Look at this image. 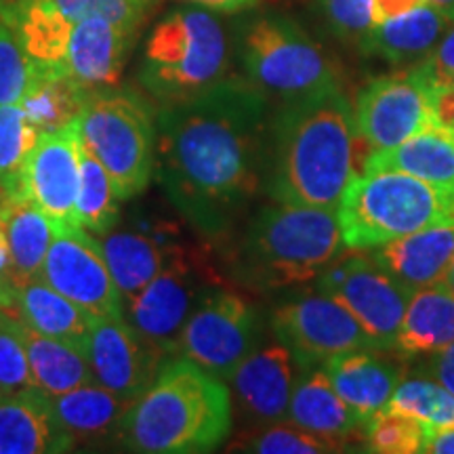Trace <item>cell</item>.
<instances>
[{
    "instance_id": "7a4b0ae2",
    "label": "cell",
    "mask_w": 454,
    "mask_h": 454,
    "mask_svg": "<svg viewBox=\"0 0 454 454\" xmlns=\"http://www.w3.org/2000/svg\"><path fill=\"white\" fill-rule=\"evenodd\" d=\"M356 141L354 110L339 84L282 101L270 121L265 192L274 202L337 211L356 175Z\"/></svg>"
},
{
    "instance_id": "83f0119b",
    "label": "cell",
    "mask_w": 454,
    "mask_h": 454,
    "mask_svg": "<svg viewBox=\"0 0 454 454\" xmlns=\"http://www.w3.org/2000/svg\"><path fill=\"white\" fill-rule=\"evenodd\" d=\"M57 417L78 444H116L118 429L133 402L90 381L53 397Z\"/></svg>"
},
{
    "instance_id": "60d3db41",
    "label": "cell",
    "mask_w": 454,
    "mask_h": 454,
    "mask_svg": "<svg viewBox=\"0 0 454 454\" xmlns=\"http://www.w3.org/2000/svg\"><path fill=\"white\" fill-rule=\"evenodd\" d=\"M412 72L427 84L431 93L454 87V24L448 27L434 51L417 66H412Z\"/></svg>"
},
{
    "instance_id": "f6af8a7d",
    "label": "cell",
    "mask_w": 454,
    "mask_h": 454,
    "mask_svg": "<svg viewBox=\"0 0 454 454\" xmlns=\"http://www.w3.org/2000/svg\"><path fill=\"white\" fill-rule=\"evenodd\" d=\"M425 454H454V425L444 429H431Z\"/></svg>"
},
{
    "instance_id": "b9f144b4",
    "label": "cell",
    "mask_w": 454,
    "mask_h": 454,
    "mask_svg": "<svg viewBox=\"0 0 454 454\" xmlns=\"http://www.w3.org/2000/svg\"><path fill=\"white\" fill-rule=\"evenodd\" d=\"M421 374L435 379V381L442 383L448 391L454 394V343L435 351V354L425 356Z\"/></svg>"
},
{
    "instance_id": "ac0fdd59",
    "label": "cell",
    "mask_w": 454,
    "mask_h": 454,
    "mask_svg": "<svg viewBox=\"0 0 454 454\" xmlns=\"http://www.w3.org/2000/svg\"><path fill=\"white\" fill-rule=\"evenodd\" d=\"M74 446L49 394L34 385L0 391V454H61Z\"/></svg>"
},
{
    "instance_id": "603a6c76",
    "label": "cell",
    "mask_w": 454,
    "mask_h": 454,
    "mask_svg": "<svg viewBox=\"0 0 454 454\" xmlns=\"http://www.w3.org/2000/svg\"><path fill=\"white\" fill-rule=\"evenodd\" d=\"M322 368L337 394L364 421V425L374 414L387 408L402 379L400 368L374 356L372 349H357L334 356Z\"/></svg>"
},
{
    "instance_id": "484cf974",
    "label": "cell",
    "mask_w": 454,
    "mask_h": 454,
    "mask_svg": "<svg viewBox=\"0 0 454 454\" xmlns=\"http://www.w3.org/2000/svg\"><path fill=\"white\" fill-rule=\"evenodd\" d=\"M454 343V294L444 282L417 288L395 334L397 356L425 357Z\"/></svg>"
},
{
    "instance_id": "ee69618b",
    "label": "cell",
    "mask_w": 454,
    "mask_h": 454,
    "mask_svg": "<svg viewBox=\"0 0 454 454\" xmlns=\"http://www.w3.org/2000/svg\"><path fill=\"white\" fill-rule=\"evenodd\" d=\"M423 4H427V0H374V20L377 24H381V21L394 20V17L404 15Z\"/></svg>"
},
{
    "instance_id": "2e32d148",
    "label": "cell",
    "mask_w": 454,
    "mask_h": 454,
    "mask_svg": "<svg viewBox=\"0 0 454 454\" xmlns=\"http://www.w3.org/2000/svg\"><path fill=\"white\" fill-rule=\"evenodd\" d=\"M93 381L135 402L156 379L167 356L152 348L124 317L98 320L84 343Z\"/></svg>"
},
{
    "instance_id": "e575fe53",
    "label": "cell",
    "mask_w": 454,
    "mask_h": 454,
    "mask_svg": "<svg viewBox=\"0 0 454 454\" xmlns=\"http://www.w3.org/2000/svg\"><path fill=\"white\" fill-rule=\"evenodd\" d=\"M429 431L417 419L385 408L364 425L362 438L374 454H425Z\"/></svg>"
},
{
    "instance_id": "52a82bcc",
    "label": "cell",
    "mask_w": 454,
    "mask_h": 454,
    "mask_svg": "<svg viewBox=\"0 0 454 454\" xmlns=\"http://www.w3.org/2000/svg\"><path fill=\"white\" fill-rule=\"evenodd\" d=\"M156 112L133 89L93 90L81 114L82 145L107 170L121 200L144 194L156 168Z\"/></svg>"
},
{
    "instance_id": "836d02e7",
    "label": "cell",
    "mask_w": 454,
    "mask_h": 454,
    "mask_svg": "<svg viewBox=\"0 0 454 454\" xmlns=\"http://www.w3.org/2000/svg\"><path fill=\"white\" fill-rule=\"evenodd\" d=\"M38 137L21 104L0 106V185L7 194H17L21 168Z\"/></svg>"
},
{
    "instance_id": "7c38bea8",
    "label": "cell",
    "mask_w": 454,
    "mask_h": 454,
    "mask_svg": "<svg viewBox=\"0 0 454 454\" xmlns=\"http://www.w3.org/2000/svg\"><path fill=\"white\" fill-rule=\"evenodd\" d=\"M215 284L219 282L202 261L187 251L170 261L135 297L124 301V320L160 354L177 356L187 317Z\"/></svg>"
},
{
    "instance_id": "1f68e13d",
    "label": "cell",
    "mask_w": 454,
    "mask_h": 454,
    "mask_svg": "<svg viewBox=\"0 0 454 454\" xmlns=\"http://www.w3.org/2000/svg\"><path fill=\"white\" fill-rule=\"evenodd\" d=\"M121 196L116 194L107 170L81 139V162H78L76 221L93 236H104L114 230L121 217Z\"/></svg>"
},
{
    "instance_id": "4fadbf2b",
    "label": "cell",
    "mask_w": 454,
    "mask_h": 454,
    "mask_svg": "<svg viewBox=\"0 0 454 454\" xmlns=\"http://www.w3.org/2000/svg\"><path fill=\"white\" fill-rule=\"evenodd\" d=\"M38 278L98 320L124 317V299L101 244L81 225L57 227Z\"/></svg>"
},
{
    "instance_id": "7402d4cb",
    "label": "cell",
    "mask_w": 454,
    "mask_h": 454,
    "mask_svg": "<svg viewBox=\"0 0 454 454\" xmlns=\"http://www.w3.org/2000/svg\"><path fill=\"white\" fill-rule=\"evenodd\" d=\"M286 419L328 440L339 450H345L343 446L364 429V421L345 404L322 366L301 371Z\"/></svg>"
},
{
    "instance_id": "9a60e30c",
    "label": "cell",
    "mask_w": 454,
    "mask_h": 454,
    "mask_svg": "<svg viewBox=\"0 0 454 454\" xmlns=\"http://www.w3.org/2000/svg\"><path fill=\"white\" fill-rule=\"evenodd\" d=\"M354 121L357 137L377 150H387L427 127L431 90L412 67L406 74L368 82L357 93Z\"/></svg>"
},
{
    "instance_id": "9c48e42d",
    "label": "cell",
    "mask_w": 454,
    "mask_h": 454,
    "mask_svg": "<svg viewBox=\"0 0 454 454\" xmlns=\"http://www.w3.org/2000/svg\"><path fill=\"white\" fill-rule=\"evenodd\" d=\"M263 337V320L251 301L215 284L187 317L177 356L187 357L221 381H230Z\"/></svg>"
},
{
    "instance_id": "681fc988",
    "label": "cell",
    "mask_w": 454,
    "mask_h": 454,
    "mask_svg": "<svg viewBox=\"0 0 454 454\" xmlns=\"http://www.w3.org/2000/svg\"><path fill=\"white\" fill-rule=\"evenodd\" d=\"M427 3L434 4L435 9L444 11L448 17H452L454 20V0H427Z\"/></svg>"
},
{
    "instance_id": "30bf717a",
    "label": "cell",
    "mask_w": 454,
    "mask_h": 454,
    "mask_svg": "<svg viewBox=\"0 0 454 454\" xmlns=\"http://www.w3.org/2000/svg\"><path fill=\"white\" fill-rule=\"evenodd\" d=\"M270 326L301 371L325 366L334 356L348 351H377L356 317L317 286L297 291L276 303Z\"/></svg>"
},
{
    "instance_id": "277c9868",
    "label": "cell",
    "mask_w": 454,
    "mask_h": 454,
    "mask_svg": "<svg viewBox=\"0 0 454 454\" xmlns=\"http://www.w3.org/2000/svg\"><path fill=\"white\" fill-rule=\"evenodd\" d=\"M343 248L337 211L276 202L248 221L236 274L257 291H288L316 280Z\"/></svg>"
},
{
    "instance_id": "4316f807",
    "label": "cell",
    "mask_w": 454,
    "mask_h": 454,
    "mask_svg": "<svg viewBox=\"0 0 454 454\" xmlns=\"http://www.w3.org/2000/svg\"><path fill=\"white\" fill-rule=\"evenodd\" d=\"M364 170H400L427 184L454 187V133L429 122L402 144L372 152Z\"/></svg>"
},
{
    "instance_id": "cb8c5ba5",
    "label": "cell",
    "mask_w": 454,
    "mask_h": 454,
    "mask_svg": "<svg viewBox=\"0 0 454 454\" xmlns=\"http://www.w3.org/2000/svg\"><path fill=\"white\" fill-rule=\"evenodd\" d=\"M452 24V17L427 3L374 26L360 49L366 55L383 57L389 64L417 66L434 51Z\"/></svg>"
},
{
    "instance_id": "5bb4252c",
    "label": "cell",
    "mask_w": 454,
    "mask_h": 454,
    "mask_svg": "<svg viewBox=\"0 0 454 454\" xmlns=\"http://www.w3.org/2000/svg\"><path fill=\"white\" fill-rule=\"evenodd\" d=\"M78 162H81V118L67 127L43 133L21 168L17 196L36 204L57 227L76 221Z\"/></svg>"
},
{
    "instance_id": "e0dca14e",
    "label": "cell",
    "mask_w": 454,
    "mask_h": 454,
    "mask_svg": "<svg viewBox=\"0 0 454 454\" xmlns=\"http://www.w3.org/2000/svg\"><path fill=\"white\" fill-rule=\"evenodd\" d=\"M297 368L291 351L276 337L261 340L230 377L238 411L259 425L284 421L299 377Z\"/></svg>"
},
{
    "instance_id": "5b68a950",
    "label": "cell",
    "mask_w": 454,
    "mask_h": 454,
    "mask_svg": "<svg viewBox=\"0 0 454 454\" xmlns=\"http://www.w3.org/2000/svg\"><path fill=\"white\" fill-rule=\"evenodd\" d=\"M454 215V187L434 185L400 170L354 175L337 207L345 247L372 251Z\"/></svg>"
},
{
    "instance_id": "d6986e66",
    "label": "cell",
    "mask_w": 454,
    "mask_h": 454,
    "mask_svg": "<svg viewBox=\"0 0 454 454\" xmlns=\"http://www.w3.org/2000/svg\"><path fill=\"white\" fill-rule=\"evenodd\" d=\"M135 34L101 17L76 21L61 67L89 90L116 87Z\"/></svg>"
},
{
    "instance_id": "7bdbcfd3",
    "label": "cell",
    "mask_w": 454,
    "mask_h": 454,
    "mask_svg": "<svg viewBox=\"0 0 454 454\" xmlns=\"http://www.w3.org/2000/svg\"><path fill=\"white\" fill-rule=\"evenodd\" d=\"M431 121L438 127L454 133V87L431 93Z\"/></svg>"
},
{
    "instance_id": "d6a6232c",
    "label": "cell",
    "mask_w": 454,
    "mask_h": 454,
    "mask_svg": "<svg viewBox=\"0 0 454 454\" xmlns=\"http://www.w3.org/2000/svg\"><path fill=\"white\" fill-rule=\"evenodd\" d=\"M387 411L408 414L431 429L452 427L454 394L427 374H414V377L400 379Z\"/></svg>"
},
{
    "instance_id": "6da1fadb",
    "label": "cell",
    "mask_w": 454,
    "mask_h": 454,
    "mask_svg": "<svg viewBox=\"0 0 454 454\" xmlns=\"http://www.w3.org/2000/svg\"><path fill=\"white\" fill-rule=\"evenodd\" d=\"M154 177L184 219L207 238L225 236L265 190L268 98L223 78L156 114Z\"/></svg>"
},
{
    "instance_id": "d590c367",
    "label": "cell",
    "mask_w": 454,
    "mask_h": 454,
    "mask_svg": "<svg viewBox=\"0 0 454 454\" xmlns=\"http://www.w3.org/2000/svg\"><path fill=\"white\" fill-rule=\"evenodd\" d=\"M236 450L259 452V454H328L340 452L331 442L299 427L297 423L276 421L263 425L257 434L244 435L236 444Z\"/></svg>"
},
{
    "instance_id": "d4e9b609",
    "label": "cell",
    "mask_w": 454,
    "mask_h": 454,
    "mask_svg": "<svg viewBox=\"0 0 454 454\" xmlns=\"http://www.w3.org/2000/svg\"><path fill=\"white\" fill-rule=\"evenodd\" d=\"M15 311L20 320L32 331L47 334V337L67 340L84 349L90 331L98 317L74 301L57 293L51 284L38 276L15 280Z\"/></svg>"
},
{
    "instance_id": "f35d334b",
    "label": "cell",
    "mask_w": 454,
    "mask_h": 454,
    "mask_svg": "<svg viewBox=\"0 0 454 454\" xmlns=\"http://www.w3.org/2000/svg\"><path fill=\"white\" fill-rule=\"evenodd\" d=\"M30 366L21 337V322L0 309V391L30 387Z\"/></svg>"
},
{
    "instance_id": "ab89813d",
    "label": "cell",
    "mask_w": 454,
    "mask_h": 454,
    "mask_svg": "<svg viewBox=\"0 0 454 454\" xmlns=\"http://www.w3.org/2000/svg\"><path fill=\"white\" fill-rule=\"evenodd\" d=\"M317 11L340 41L356 43L357 47L377 26L374 0H317Z\"/></svg>"
},
{
    "instance_id": "3957f363",
    "label": "cell",
    "mask_w": 454,
    "mask_h": 454,
    "mask_svg": "<svg viewBox=\"0 0 454 454\" xmlns=\"http://www.w3.org/2000/svg\"><path fill=\"white\" fill-rule=\"evenodd\" d=\"M231 431L225 381L184 356L164 362L124 414L116 444L144 454L213 452Z\"/></svg>"
},
{
    "instance_id": "816d5d0a",
    "label": "cell",
    "mask_w": 454,
    "mask_h": 454,
    "mask_svg": "<svg viewBox=\"0 0 454 454\" xmlns=\"http://www.w3.org/2000/svg\"><path fill=\"white\" fill-rule=\"evenodd\" d=\"M4 196H9V194H7V192H4V187H3V185H0V200H3V198H4Z\"/></svg>"
},
{
    "instance_id": "7dc6e473",
    "label": "cell",
    "mask_w": 454,
    "mask_h": 454,
    "mask_svg": "<svg viewBox=\"0 0 454 454\" xmlns=\"http://www.w3.org/2000/svg\"><path fill=\"white\" fill-rule=\"evenodd\" d=\"M15 308V286L7 276H0V309Z\"/></svg>"
},
{
    "instance_id": "bcb514c9",
    "label": "cell",
    "mask_w": 454,
    "mask_h": 454,
    "mask_svg": "<svg viewBox=\"0 0 454 454\" xmlns=\"http://www.w3.org/2000/svg\"><path fill=\"white\" fill-rule=\"evenodd\" d=\"M187 3L200 4V7L219 11V13H238V11L254 7L259 0H187Z\"/></svg>"
},
{
    "instance_id": "8d00e7d4",
    "label": "cell",
    "mask_w": 454,
    "mask_h": 454,
    "mask_svg": "<svg viewBox=\"0 0 454 454\" xmlns=\"http://www.w3.org/2000/svg\"><path fill=\"white\" fill-rule=\"evenodd\" d=\"M49 3L74 24L87 17H101L130 32L139 30L150 9V0H49Z\"/></svg>"
},
{
    "instance_id": "44dd1931",
    "label": "cell",
    "mask_w": 454,
    "mask_h": 454,
    "mask_svg": "<svg viewBox=\"0 0 454 454\" xmlns=\"http://www.w3.org/2000/svg\"><path fill=\"white\" fill-rule=\"evenodd\" d=\"M98 240L124 301L135 297L145 284L154 280L170 261L187 253L184 244L160 230H110L98 236Z\"/></svg>"
},
{
    "instance_id": "f546056e",
    "label": "cell",
    "mask_w": 454,
    "mask_h": 454,
    "mask_svg": "<svg viewBox=\"0 0 454 454\" xmlns=\"http://www.w3.org/2000/svg\"><path fill=\"white\" fill-rule=\"evenodd\" d=\"M0 227L11 253V282L41 274L44 254L57 231L53 221L36 204L9 194L0 200Z\"/></svg>"
},
{
    "instance_id": "4dcf8cb0",
    "label": "cell",
    "mask_w": 454,
    "mask_h": 454,
    "mask_svg": "<svg viewBox=\"0 0 454 454\" xmlns=\"http://www.w3.org/2000/svg\"><path fill=\"white\" fill-rule=\"evenodd\" d=\"M21 337H24L34 387L51 397H57L93 381L87 354L82 348L32 331L24 322H21Z\"/></svg>"
},
{
    "instance_id": "f907efd6",
    "label": "cell",
    "mask_w": 454,
    "mask_h": 454,
    "mask_svg": "<svg viewBox=\"0 0 454 454\" xmlns=\"http://www.w3.org/2000/svg\"><path fill=\"white\" fill-rule=\"evenodd\" d=\"M442 282H444L446 286L450 288V293L454 294V257H452L450 263H448V270H446L444 278H442Z\"/></svg>"
},
{
    "instance_id": "8fae6325",
    "label": "cell",
    "mask_w": 454,
    "mask_h": 454,
    "mask_svg": "<svg viewBox=\"0 0 454 454\" xmlns=\"http://www.w3.org/2000/svg\"><path fill=\"white\" fill-rule=\"evenodd\" d=\"M316 286L356 317L377 351L394 348L412 293L394 280L372 254L366 251L340 253L316 278Z\"/></svg>"
},
{
    "instance_id": "ffe728a7",
    "label": "cell",
    "mask_w": 454,
    "mask_h": 454,
    "mask_svg": "<svg viewBox=\"0 0 454 454\" xmlns=\"http://www.w3.org/2000/svg\"><path fill=\"white\" fill-rule=\"evenodd\" d=\"M452 257L454 215L372 248V259L411 293L442 282Z\"/></svg>"
},
{
    "instance_id": "8992f818",
    "label": "cell",
    "mask_w": 454,
    "mask_h": 454,
    "mask_svg": "<svg viewBox=\"0 0 454 454\" xmlns=\"http://www.w3.org/2000/svg\"><path fill=\"white\" fill-rule=\"evenodd\" d=\"M227 64V36L217 17L204 9H177L147 38L139 81L160 106L179 104L223 81Z\"/></svg>"
},
{
    "instance_id": "f1b7e54d",
    "label": "cell",
    "mask_w": 454,
    "mask_h": 454,
    "mask_svg": "<svg viewBox=\"0 0 454 454\" xmlns=\"http://www.w3.org/2000/svg\"><path fill=\"white\" fill-rule=\"evenodd\" d=\"M93 90L84 89L74 78L55 66H41L32 61V74L21 98L27 121L38 133H53L76 122Z\"/></svg>"
},
{
    "instance_id": "c3c4849f",
    "label": "cell",
    "mask_w": 454,
    "mask_h": 454,
    "mask_svg": "<svg viewBox=\"0 0 454 454\" xmlns=\"http://www.w3.org/2000/svg\"><path fill=\"white\" fill-rule=\"evenodd\" d=\"M0 276H11V253L7 238H4L3 227H0ZM11 280V278H9Z\"/></svg>"
},
{
    "instance_id": "74e56055",
    "label": "cell",
    "mask_w": 454,
    "mask_h": 454,
    "mask_svg": "<svg viewBox=\"0 0 454 454\" xmlns=\"http://www.w3.org/2000/svg\"><path fill=\"white\" fill-rule=\"evenodd\" d=\"M32 61L7 21L0 20V106L20 104L30 82Z\"/></svg>"
},
{
    "instance_id": "ba28073f",
    "label": "cell",
    "mask_w": 454,
    "mask_h": 454,
    "mask_svg": "<svg viewBox=\"0 0 454 454\" xmlns=\"http://www.w3.org/2000/svg\"><path fill=\"white\" fill-rule=\"evenodd\" d=\"M240 57L248 82L265 98L291 101L339 84L320 44L282 15L259 17L244 27Z\"/></svg>"
}]
</instances>
